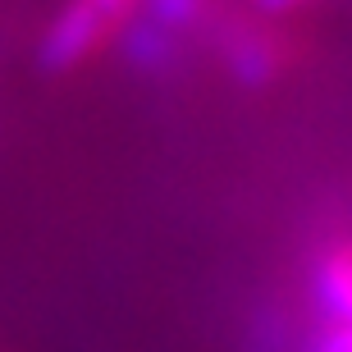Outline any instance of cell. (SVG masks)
Masks as SVG:
<instances>
[{
  "label": "cell",
  "mask_w": 352,
  "mask_h": 352,
  "mask_svg": "<svg viewBox=\"0 0 352 352\" xmlns=\"http://www.w3.org/2000/svg\"><path fill=\"white\" fill-rule=\"evenodd\" d=\"M133 10H138V0H65L46 28L41 60L51 69H74L91 60L133 19Z\"/></svg>",
  "instance_id": "1"
},
{
  "label": "cell",
  "mask_w": 352,
  "mask_h": 352,
  "mask_svg": "<svg viewBox=\"0 0 352 352\" xmlns=\"http://www.w3.org/2000/svg\"><path fill=\"white\" fill-rule=\"evenodd\" d=\"M316 352H352V316H343V320H325Z\"/></svg>",
  "instance_id": "4"
},
{
  "label": "cell",
  "mask_w": 352,
  "mask_h": 352,
  "mask_svg": "<svg viewBox=\"0 0 352 352\" xmlns=\"http://www.w3.org/2000/svg\"><path fill=\"white\" fill-rule=\"evenodd\" d=\"M229 60L243 78H270L274 69H279V51H274V41L265 32H238L229 41Z\"/></svg>",
  "instance_id": "2"
},
{
  "label": "cell",
  "mask_w": 352,
  "mask_h": 352,
  "mask_svg": "<svg viewBox=\"0 0 352 352\" xmlns=\"http://www.w3.org/2000/svg\"><path fill=\"white\" fill-rule=\"evenodd\" d=\"M265 10H298V5H307V0H261Z\"/></svg>",
  "instance_id": "5"
},
{
  "label": "cell",
  "mask_w": 352,
  "mask_h": 352,
  "mask_svg": "<svg viewBox=\"0 0 352 352\" xmlns=\"http://www.w3.org/2000/svg\"><path fill=\"white\" fill-rule=\"evenodd\" d=\"M138 5H146L151 23L165 28L170 37H179V28L197 23V14H201V0H138Z\"/></svg>",
  "instance_id": "3"
}]
</instances>
